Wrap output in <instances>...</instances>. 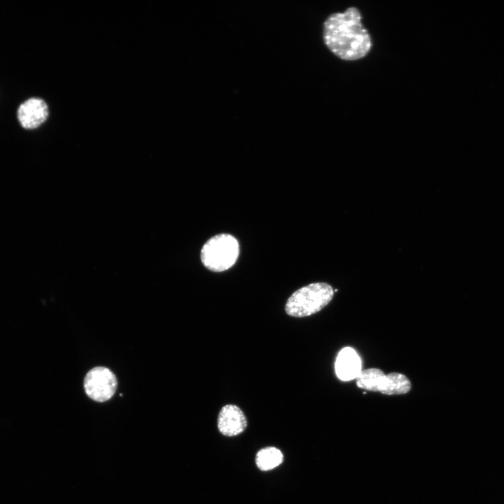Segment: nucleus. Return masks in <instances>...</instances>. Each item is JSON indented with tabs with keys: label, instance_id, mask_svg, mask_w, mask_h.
Instances as JSON below:
<instances>
[{
	"label": "nucleus",
	"instance_id": "obj_7",
	"mask_svg": "<svg viewBox=\"0 0 504 504\" xmlns=\"http://www.w3.org/2000/svg\"><path fill=\"white\" fill-rule=\"evenodd\" d=\"M361 371V362L357 353L350 347L342 349L335 361V372L342 381H349L357 377Z\"/></svg>",
	"mask_w": 504,
	"mask_h": 504
},
{
	"label": "nucleus",
	"instance_id": "obj_2",
	"mask_svg": "<svg viewBox=\"0 0 504 504\" xmlns=\"http://www.w3.org/2000/svg\"><path fill=\"white\" fill-rule=\"evenodd\" d=\"M334 290L325 282L312 283L295 290L287 300L285 312L290 316L302 318L314 314L332 300Z\"/></svg>",
	"mask_w": 504,
	"mask_h": 504
},
{
	"label": "nucleus",
	"instance_id": "obj_3",
	"mask_svg": "<svg viewBox=\"0 0 504 504\" xmlns=\"http://www.w3.org/2000/svg\"><path fill=\"white\" fill-rule=\"evenodd\" d=\"M239 254V244L230 234H216L206 241L201 250L204 266L214 272H220L232 267Z\"/></svg>",
	"mask_w": 504,
	"mask_h": 504
},
{
	"label": "nucleus",
	"instance_id": "obj_8",
	"mask_svg": "<svg viewBox=\"0 0 504 504\" xmlns=\"http://www.w3.org/2000/svg\"><path fill=\"white\" fill-rule=\"evenodd\" d=\"M386 374L378 368H368L361 370L356 377L358 387L371 391L381 392Z\"/></svg>",
	"mask_w": 504,
	"mask_h": 504
},
{
	"label": "nucleus",
	"instance_id": "obj_10",
	"mask_svg": "<svg viewBox=\"0 0 504 504\" xmlns=\"http://www.w3.org/2000/svg\"><path fill=\"white\" fill-rule=\"evenodd\" d=\"M283 459V454L279 449L267 447L258 451L255 456V463L260 470L267 471L279 465Z\"/></svg>",
	"mask_w": 504,
	"mask_h": 504
},
{
	"label": "nucleus",
	"instance_id": "obj_6",
	"mask_svg": "<svg viewBox=\"0 0 504 504\" xmlns=\"http://www.w3.org/2000/svg\"><path fill=\"white\" fill-rule=\"evenodd\" d=\"M217 425L221 434L232 437L244 431L247 426V420L238 406L228 404L221 408L218 416Z\"/></svg>",
	"mask_w": 504,
	"mask_h": 504
},
{
	"label": "nucleus",
	"instance_id": "obj_4",
	"mask_svg": "<svg viewBox=\"0 0 504 504\" xmlns=\"http://www.w3.org/2000/svg\"><path fill=\"white\" fill-rule=\"evenodd\" d=\"M84 388L88 396L97 402L111 399L117 388V379L112 371L105 367L91 369L84 379Z\"/></svg>",
	"mask_w": 504,
	"mask_h": 504
},
{
	"label": "nucleus",
	"instance_id": "obj_1",
	"mask_svg": "<svg viewBox=\"0 0 504 504\" xmlns=\"http://www.w3.org/2000/svg\"><path fill=\"white\" fill-rule=\"evenodd\" d=\"M360 10L349 7L329 15L323 23V37L327 48L337 57L355 61L371 50V37L362 24Z\"/></svg>",
	"mask_w": 504,
	"mask_h": 504
},
{
	"label": "nucleus",
	"instance_id": "obj_9",
	"mask_svg": "<svg viewBox=\"0 0 504 504\" xmlns=\"http://www.w3.org/2000/svg\"><path fill=\"white\" fill-rule=\"evenodd\" d=\"M410 379L403 374L391 372L386 374L382 393L386 395H400L408 393L411 389Z\"/></svg>",
	"mask_w": 504,
	"mask_h": 504
},
{
	"label": "nucleus",
	"instance_id": "obj_5",
	"mask_svg": "<svg viewBox=\"0 0 504 504\" xmlns=\"http://www.w3.org/2000/svg\"><path fill=\"white\" fill-rule=\"evenodd\" d=\"M20 125L27 130H33L41 126L48 118V107L44 100L31 97L22 102L17 111Z\"/></svg>",
	"mask_w": 504,
	"mask_h": 504
}]
</instances>
